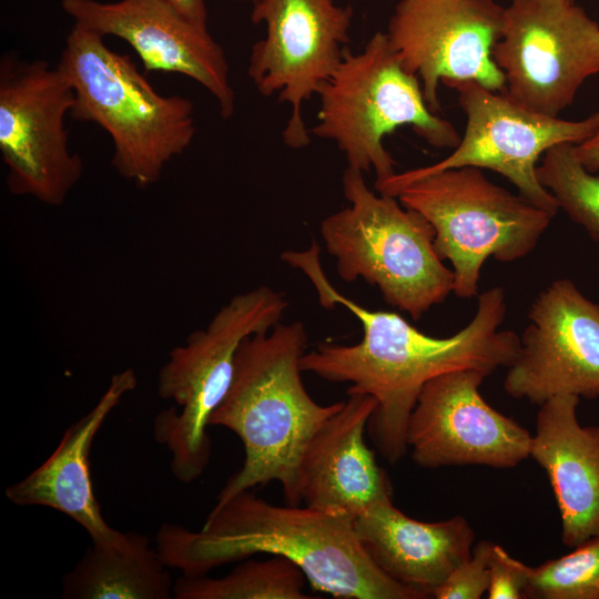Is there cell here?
Wrapping results in <instances>:
<instances>
[{"mask_svg":"<svg viewBox=\"0 0 599 599\" xmlns=\"http://www.w3.org/2000/svg\"><path fill=\"white\" fill-rule=\"evenodd\" d=\"M580 397L559 395L537 413L530 457L546 471L572 549L599 534V426L580 424Z\"/></svg>","mask_w":599,"mask_h":599,"instance_id":"obj_18","label":"cell"},{"mask_svg":"<svg viewBox=\"0 0 599 599\" xmlns=\"http://www.w3.org/2000/svg\"><path fill=\"white\" fill-rule=\"evenodd\" d=\"M571 1H576V0H571Z\"/></svg>","mask_w":599,"mask_h":599,"instance_id":"obj_30","label":"cell"},{"mask_svg":"<svg viewBox=\"0 0 599 599\" xmlns=\"http://www.w3.org/2000/svg\"><path fill=\"white\" fill-rule=\"evenodd\" d=\"M317 95L321 105L311 134L334 141L347 166L374 170L375 183L396 173L383 140L399 126L409 125L437 149L454 150L460 142L455 126L430 111L419 78L404 67L383 31L361 52L348 49Z\"/></svg>","mask_w":599,"mask_h":599,"instance_id":"obj_6","label":"cell"},{"mask_svg":"<svg viewBox=\"0 0 599 599\" xmlns=\"http://www.w3.org/2000/svg\"><path fill=\"white\" fill-rule=\"evenodd\" d=\"M505 8L495 0H400L386 34L404 67L419 78L432 112L441 110L438 87L476 81L506 91L493 59Z\"/></svg>","mask_w":599,"mask_h":599,"instance_id":"obj_13","label":"cell"},{"mask_svg":"<svg viewBox=\"0 0 599 599\" xmlns=\"http://www.w3.org/2000/svg\"><path fill=\"white\" fill-rule=\"evenodd\" d=\"M305 575L291 560L274 556L246 558L220 578L182 576L174 583L176 599H311Z\"/></svg>","mask_w":599,"mask_h":599,"instance_id":"obj_22","label":"cell"},{"mask_svg":"<svg viewBox=\"0 0 599 599\" xmlns=\"http://www.w3.org/2000/svg\"><path fill=\"white\" fill-rule=\"evenodd\" d=\"M363 173L344 170L349 204L322 220L321 236L342 280H364L386 303L419 319L453 292V270L435 251L432 224L397 197L373 192Z\"/></svg>","mask_w":599,"mask_h":599,"instance_id":"obj_5","label":"cell"},{"mask_svg":"<svg viewBox=\"0 0 599 599\" xmlns=\"http://www.w3.org/2000/svg\"><path fill=\"white\" fill-rule=\"evenodd\" d=\"M288 306L280 292L258 286L233 296L205 328L174 347L161 367L158 393L176 407L153 422L155 440L171 455V471L182 483L199 478L211 460L206 432L213 412L225 397L242 342L278 324Z\"/></svg>","mask_w":599,"mask_h":599,"instance_id":"obj_7","label":"cell"},{"mask_svg":"<svg viewBox=\"0 0 599 599\" xmlns=\"http://www.w3.org/2000/svg\"><path fill=\"white\" fill-rule=\"evenodd\" d=\"M571 143H559L544 153L537 176L559 209L599 243V171L589 172L577 160Z\"/></svg>","mask_w":599,"mask_h":599,"instance_id":"obj_23","label":"cell"},{"mask_svg":"<svg viewBox=\"0 0 599 599\" xmlns=\"http://www.w3.org/2000/svg\"><path fill=\"white\" fill-rule=\"evenodd\" d=\"M233 1H237V2H250L252 6L254 3H256L258 0H233Z\"/></svg>","mask_w":599,"mask_h":599,"instance_id":"obj_29","label":"cell"},{"mask_svg":"<svg viewBox=\"0 0 599 599\" xmlns=\"http://www.w3.org/2000/svg\"><path fill=\"white\" fill-rule=\"evenodd\" d=\"M74 91L45 60L0 59V152L14 195L59 206L82 176L81 158L69 148L64 119Z\"/></svg>","mask_w":599,"mask_h":599,"instance_id":"obj_10","label":"cell"},{"mask_svg":"<svg viewBox=\"0 0 599 599\" xmlns=\"http://www.w3.org/2000/svg\"><path fill=\"white\" fill-rule=\"evenodd\" d=\"M354 9L335 0H258L251 21L266 34L251 49L247 74L264 97L291 106L282 139L291 149L311 143L303 103L317 95L341 64L349 43Z\"/></svg>","mask_w":599,"mask_h":599,"instance_id":"obj_12","label":"cell"},{"mask_svg":"<svg viewBox=\"0 0 599 599\" xmlns=\"http://www.w3.org/2000/svg\"><path fill=\"white\" fill-rule=\"evenodd\" d=\"M281 258L308 277L325 308L343 306L359 321L363 338L353 345L319 344L301 359L303 372L333 383H349L347 394H366L377 406L367 429L379 454L390 464L408 447L409 416L424 385L436 376L477 369L487 376L516 358L520 337L499 329L506 313V293L495 286L478 296L473 319L449 337L422 333L394 312L372 311L339 293L326 277L319 246L287 250Z\"/></svg>","mask_w":599,"mask_h":599,"instance_id":"obj_1","label":"cell"},{"mask_svg":"<svg viewBox=\"0 0 599 599\" xmlns=\"http://www.w3.org/2000/svg\"><path fill=\"white\" fill-rule=\"evenodd\" d=\"M573 153L577 160L589 172L599 171V130L586 141L573 145Z\"/></svg>","mask_w":599,"mask_h":599,"instance_id":"obj_28","label":"cell"},{"mask_svg":"<svg viewBox=\"0 0 599 599\" xmlns=\"http://www.w3.org/2000/svg\"><path fill=\"white\" fill-rule=\"evenodd\" d=\"M195 26L207 29L205 0H163Z\"/></svg>","mask_w":599,"mask_h":599,"instance_id":"obj_27","label":"cell"},{"mask_svg":"<svg viewBox=\"0 0 599 599\" xmlns=\"http://www.w3.org/2000/svg\"><path fill=\"white\" fill-rule=\"evenodd\" d=\"M156 549L170 568L189 577L267 554L293 561L314 589L333 597L424 599L374 562L354 519L306 505H274L250 490L216 502L200 530L163 524Z\"/></svg>","mask_w":599,"mask_h":599,"instance_id":"obj_2","label":"cell"},{"mask_svg":"<svg viewBox=\"0 0 599 599\" xmlns=\"http://www.w3.org/2000/svg\"><path fill=\"white\" fill-rule=\"evenodd\" d=\"M356 534L374 562L390 578L433 597L434 590L471 555L475 532L463 516L426 522L408 517L392 498L354 519Z\"/></svg>","mask_w":599,"mask_h":599,"instance_id":"obj_20","label":"cell"},{"mask_svg":"<svg viewBox=\"0 0 599 599\" xmlns=\"http://www.w3.org/2000/svg\"><path fill=\"white\" fill-rule=\"evenodd\" d=\"M528 318L505 392L537 405L559 395L599 398V305L570 280H557L535 298Z\"/></svg>","mask_w":599,"mask_h":599,"instance_id":"obj_15","label":"cell"},{"mask_svg":"<svg viewBox=\"0 0 599 599\" xmlns=\"http://www.w3.org/2000/svg\"><path fill=\"white\" fill-rule=\"evenodd\" d=\"M150 539L120 531L109 541L92 542L62 579L64 599H170L174 581Z\"/></svg>","mask_w":599,"mask_h":599,"instance_id":"obj_21","label":"cell"},{"mask_svg":"<svg viewBox=\"0 0 599 599\" xmlns=\"http://www.w3.org/2000/svg\"><path fill=\"white\" fill-rule=\"evenodd\" d=\"M494 542L480 540L471 555L434 590L436 599H480L489 588V560Z\"/></svg>","mask_w":599,"mask_h":599,"instance_id":"obj_25","label":"cell"},{"mask_svg":"<svg viewBox=\"0 0 599 599\" xmlns=\"http://www.w3.org/2000/svg\"><path fill=\"white\" fill-rule=\"evenodd\" d=\"M530 566L495 544L489 560V599H526Z\"/></svg>","mask_w":599,"mask_h":599,"instance_id":"obj_26","label":"cell"},{"mask_svg":"<svg viewBox=\"0 0 599 599\" xmlns=\"http://www.w3.org/2000/svg\"><path fill=\"white\" fill-rule=\"evenodd\" d=\"M307 339L303 323L280 322L240 345L230 388L209 425L235 433L245 456L216 502L277 481L286 504H302L303 455L314 434L343 406V402L321 405L307 393L301 368Z\"/></svg>","mask_w":599,"mask_h":599,"instance_id":"obj_3","label":"cell"},{"mask_svg":"<svg viewBox=\"0 0 599 599\" xmlns=\"http://www.w3.org/2000/svg\"><path fill=\"white\" fill-rule=\"evenodd\" d=\"M131 368L115 373L98 403L64 432L59 445L42 465L6 489L19 506L50 507L78 522L92 542L118 536L103 518L90 475L89 456L93 439L125 394L136 386Z\"/></svg>","mask_w":599,"mask_h":599,"instance_id":"obj_19","label":"cell"},{"mask_svg":"<svg viewBox=\"0 0 599 599\" xmlns=\"http://www.w3.org/2000/svg\"><path fill=\"white\" fill-rule=\"evenodd\" d=\"M449 88L457 91L466 115L458 146L437 163L395 173L375 183L376 191L396 197L405 186L426 175L474 166L501 174L527 201L555 216L559 205L539 182L537 162L556 144H579L592 136L599 130V111L569 121L532 111L507 93L491 91L476 81H460Z\"/></svg>","mask_w":599,"mask_h":599,"instance_id":"obj_9","label":"cell"},{"mask_svg":"<svg viewBox=\"0 0 599 599\" xmlns=\"http://www.w3.org/2000/svg\"><path fill=\"white\" fill-rule=\"evenodd\" d=\"M599 599V534L530 568L526 599Z\"/></svg>","mask_w":599,"mask_h":599,"instance_id":"obj_24","label":"cell"},{"mask_svg":"<svg viewBox=\"0 0 599 599\" xmlns=\"http://www.w3.org/2000/svg\"><path fill=\"white\" fill-rule=\"evenodd\" d=\"M57 67L74 91L72 119L108 132L114 169L138 187L156 183L165 165L192 143L193 102L156 92L132 59L111 50L104 37L74 23Z\"/></svg>","mask_w":599,"mask_h":599,"instance_id":"obj_4","label":"cell"},{"mask_svg":"<svg viewBox=\"0 0 599 599\" xmlns=\"http://www.w3.org/2000/svg\"><path fill=\"white\" fill-rule=\"evenodd\" d=\"M74 23L102 37L129 43L145 71L180 73L201 84L215 99L220 114L235 111V92L223 48L163 0H62Z\"/></svg>","mask_w":599,"mask_h":599,"instance_id":"obj_16","label":"cell"},{"mask_svg":"<svg viewBox=\"0 0 599 599\" xmlns=\"http://www.w3.org/2000/svg\"><path fill=\"white\" fill-rule=\"evenodd\" d=\"M376 406L369 395L348 394L341 409L314 434L298 477L300 497L306 506L355 519L392 498L388 476L364 437Z\"/></svg>","mask_w":599,"mask_h":599,"instance_id":"obj_17","label":"cell"},{"mask_svg":"<svg viewBox=\"0 0 599 599\" xmlns=\"http://www.w3.org/2000/svg\"><path fill=\"white\" fill-rule=\"evenodd\" d=\"M493 59L519 104L550 116L599 73V24L576 1L511 0Z\"/></svg>","mask_w":599,"mask_h":599,"instance_id":"obj_11","label":"cell"},{"mask_svg":"<svg viewBox=\"0 0 599 599\" xmlns=\"http://www.w3.org/2000/svg\"><path fill=\"white\" fill-rule=\"evenodd\" d=\"M487 375L460 369L428 380L409 416L406 444L425 468L483 465L512 468L530 457L532 435L485 402Z\"/></svg>","mask_w":599,"mask_h":599,"instance_id":"obj_14","label":"cell"},{"mask_svg":"<svg viewBox=\"0 0 599 599\" xmlns=\"http://www.w3.org/2000/svg\"><path fill=\"white\" fill-rule=\"evenodd\" d=\"M419 212L435 231L434 247L453 264V292L478 294L484 262H514L538 244L554 217L520 194L496 185L481 169L463 166L426 175L396 196Z\"/></svg>","mask_w":599,"mask_h":599,"instance_id":"obj_8","label":"cell"}]
</instances>
